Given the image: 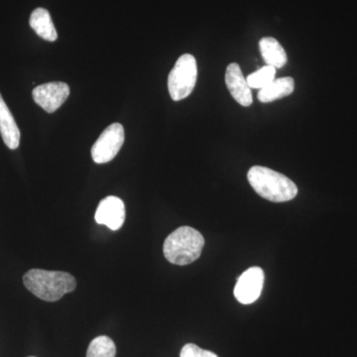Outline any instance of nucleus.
<instances>
[{"label": "nucleus", "mask_w": 357, "mask_h": 357, "mask_svg": "<svg viewBox=\"0 0 357 357\" xmlns=\"http://www.w3.org/2000/svg\"><path fill=\"white\" fill-rule=\"evenodd\" d=\"M23 283L39 299L56 302L77 287L75 277L67 272L31 269L23 276Z\"/></svg>", "instance_id": "f257e3e1"}, {"label": "nucleus", "mask_w": 357, "mask_h": 357, "mask_svg": "<svg viewBox=\"0 0 357 357\" xmlns=\"http://www.w3.org/2000/svg\"><path fill=\"white\" fill-rule=\"evenodd\" d=\"M249 184L263 199L274 203L291 201L297 196L298 188L283 174L262 166H253L248 171Z\"/></svg>", "instance_id": "f03ea898"}, {"label": "nucleus", "mask_w": 357, "mask_h": 357, "mask_svg": "<svg viewBox=\"0 0 357 357\" xmlns=\"http://www.w3.org/2000/svg\"><path fill=\"white\" fill-rule=\"evenodd\" d=\"M204 238L201 232L190 227H178L167 237L163 251L166 259L172 264L188 265L201 256Z\"/></svg>", "instance_id": "7ed1b4c3"}, {"label": "nucleus", "mask_w": 357, "mask_h": 357, "mask_svg": "<svg viewBox=\"0 0 357 357\" xmlns=\"http://www.w3.org/2000/svg\"><path fill=\"white\" fill-rule=\"evenodd\" d=\"M197 77L198 66L196 58L191 54L181 56L168 77V89L172 100L178 102L191 95L196 86Z\"/></svg>", "instance_id": "20e7f679"}, {"label": "nucleus", "mask_w": 357, "mask_h": 357, "mask_svg": "<svg viewBox=\"0 0 357 357\" xmlns=\"http://www.w3.org/2000/svg\"><path fill=\"white\" fill-rule=\"evenodd\" d=\"M123 126L114 123L105 129L91 148V157L98 164H105L112 161L119 154L124 142Z\"/></svg>", "instance_id": "39448f33"}, {"label": "nucleus", "mask_w": 357, "mask_h": 357, "mask_svg": "<svg viewBox=\"0 0 357 357\" xmlns=\"http://www.w3.org/2000/svg\"><path fill=\"white\" fill-rule=\"evenodd\" d=\"M33 100L45 110L52 114L64 105L70 96V88L62 82H53L36 86L32 91Z\"/></svg>", "instance_id": "423d86ee"}, {"label": "nucleus", "mask_w": 357, "mask_h": 357, "mask_svg": "<svg viewBox=\"0 0 357 357\" xmlns=\"http://www.w3.org/2000/svg\"><path fill=\"white\" fill-rule=\"evenodd\" d=\"M263 284L264 272L261 268H249L237 280L234 288L236 300L243 305L252 304L261 295Z\"/></svg>", "instance_id": "0eeeda50"}, {"label": "nucleus", "mask_w": 357, "mask_h": 357, "mask_svg": "<svg viewBox=\"0 0 357 357\" xmlns=\"http://www.w3.org/2000/svg\"><path fill=\"white\" fill-rule=\"evenodd\" d=\"M96 222L112 230L121 229L126 220V206L117 197L109 196L100 201L96 210Z\"/></svg>", "instance_id": "6e6552de"}, {"label": "nucleus", "mask_w": 357, "mask_h": 357, "mask_svg": "<svg viewBox=\"0 0 357 357\" xmlns=\"http://www.w3.org/2000/svg\"><path fill=\"white\" fill-rule=\"evenodd\" d=\"M225 84L239 105L243 107H249L252 103V93L249 88L248 81L244 77L243 70L236 63H231L225 72Z\"/></svg>", "instance_id": "1a4fd4ad"}, {"label": "nucleus", "mask_w": 357, "mask_h": 357, "mask_svg": "<svg viewBox=\"0 0 357 357\" xmlns=\"http://www.w3.org/2000/svg\"><path fill=\"white\" fill-rule=\"evenodd\" d=\"M0 134L9 149H17L20 143V130L1 95H0Z\"/></svg>", "instance_id": "9d476101"}, {"label": "nucleus", "mask_w": 357, "mask_h": 357, "mask_svg": "<svg viewBox=\"0 0 357 357\" xmlns=\"http://www.w3.org/2000/svg\"><path fill=\"white\" fill-rule=\"evenodd\" d=\"M295 89V82L293 77H286L275 79L271 83L260 89L258 93L259 102L267 103L280 100L290 96Z\"/></svg>", "instance_id": "9b49d317"}, {"label": "nucleus", "mask_w": 357, "mask_h": 357, "mask_svg": "<svg viewBox=\"0 0 357 357\" xmlns=\"http://www.w3.org/2000/svg\"><path fill=\"white\" fill-rule=\"evenodd\" d=\"M260 52L263 60L268 66L281 69L287 63V54L282 45L272 37H264L259 42Z\"/></svg>", "instance_id": "f8f14e48"}, {"label": "nucleus", "mask_w": 357, "mask_h": 357, "mask_svg": "<svg viewBox=\"0 0 357 357\" xmlns=\"http://www.w3.org/2000/svg\"><path fill=\"white\" fill-rule=\"evenodd\" d=\"M30 26L38 36L47 41L54 42L58 38L57 31L52 21L50 13L44 8H36L30 16Z\"/></svg>", "instance_id": "ddd939ff"}, {"label": "nucleus", "mask_w": 357, "mask_h": 357, "mask_svg": "<svg viewBox=\"0 0 357 357\" xmlns=\"http://www.w3.org/2000/svg\"><path fill=\"white\" fill-rule=\"evenodd\" d=\"M116 347L112 338L100 335L91 340L89 345L86 357H115Z\"/></svg>", "instance_id": "4468645a"}, {"label": "nucleus", "mask_w": 357, "mask_h": 357, "mask_svg": "<svg viewBox=\"0 0 357 357\" xmlns=\"http://www.w3.org/2000/svg\"><path fill=\"white\" fill-rule=\"evenodd\" d=\"M275 75H276V69L267 65L258 70L257 72L249 75L246 77V81H248L249 88L261 89L274 81Z\"/></svg>", "instance_id": "2eb2a0df"}, {"label": "nucleus", "mask_w": 357, "mask_h": 357, "mask_svg": "<svg viewBox=\"0 0 357 357\" xmlns=\"http://www.w3.org/2000/svg\"><path fill=\"white\" fill-rule=\"evenodd\" d=\"M180 357H218L210 351L201 349L198 345L188 344L181 351Z\"/></svg>", "instance_id": "dca6fc26"}, {"label": "nucleus", "mask_w": 357, "mask_h": 357, "mask_svg": "<svg viewBox=\"0 0 357 357\" xmlns=\"http://www.w3.org/2000/svg\"><path fill=\"white\" fill-rule=\"evenodd\" d=\"M30 357H34V356H30Z\"/></svg>", "instance_id": "f3484780"}]
</instances>
